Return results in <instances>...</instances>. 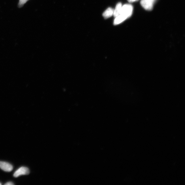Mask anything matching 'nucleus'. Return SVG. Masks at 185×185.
Wrapping results in <instances>:
<instances>
[{
	"label": "nucleus",
	"mask_w": 185,
	"mask_h": 185,
	"mask_svg": "<svg viewBox=\"0 0 185 185\" xmlns=\"http://www.w3.org/2000/svg\"><path fill=\"white\" fill-rule=\"evenodd\" d=\"M133 11V6L130 4H126L122 6L121 13L119 16L116 17L114 21V25H119L129 18L132 15Z\"/></svg>",
	"instance_id": "1"
},
{
	"label": "nucleus",
	"mask_w": 185,
	"mask_h": 185,
	"mask_svg": "<svg viewBox=\"0 0 185 185\" xmlns=\"http://www.w3.org/2000/svg\"><path fill=\"white\" fill-rule=\"evenodd\" d=\"M30 173L29 169L28 168L22 167L17 170L14 174V177H18L21 175H27Z\"/></svg>",
	"instance_id": "2"
},
{
	"label": "nucleus",
	"mask_w": 185,
	"mask_h": 185,
	"mask_svg": "<svg viewBox=\"0 0 185 185\" xmlns=\"http://www.w3.org/2000/svg\"><path fill=\"white\" fill-rule=\"evenodd\" d=\"M154 2L152 0H141V4L145 9L150 10L153 7Z\"/></svg>",
	"instance_id": "3"
},
{
	"label": "nucleus",
	"mask_w": 185,
	"mask_h": 185,
	"mask_svg": "<svg viewBox=\"0 0 185 185\" xmlns=\"http://www.w3.org/2000/svg\"><path fill=\"white\" fill-rule=\"evenodd\" d=\"M13 166L10 163L0 161V168L6 172H10L13 169Z\"/></svg>",
	"instance_id": "4"
},
{
	"label": "nucleus",
	"mask_w": 185,
	"mask_h": 185,
	"mask_svg": "<svg viewBox=\"0 0 185 185\" xmlns=\"http://www.w3.org/2000/svg\"><path fill=\"white\" fill-rule=\"evenodd\" d=\"M122 6V4L121 3H119L117 4L115 9L114 10L113 15L115 18L119 16L121 13Z\"/></svg>",
	"instance_id": "5"
},
{
	"label": "nucleus",
	"mask_w": 185,
	"mask_h": 185,
	"mask_svg": "<svg viewBox=\"0 0 185 185\" xmlns=\"http://www.w3.org/2000/svg\"><path fill=\"white\" fill-rule=\"evenodd\" d=\"M114 9L111 8H109L103 14V16L105 18H108L113 15Z\"/></svg>",
	"instance_id": "6"
},
{
	"label": "nucleus",
	"mask_w": 185,
	"mask_h": 185,
	"mask_svg": "<svg viewBox=\"0 0 185 185\" xmlns=\"http://www.w3.org/2000/svg\"><path fill=\"white\" fill-rule=\"evenodd\" d=\"M29 0H19V7H22Z\"/></svg>",
	"instance_id": "7"
},
{
	"label": "nucleus",
	"mask_w": 185,
	"mask_h": 185,
	"mask_svg": "<svg viewBox=\"0 0 185 185\" xmlns=\"http://www.w3.org/2000/svg\"><path fill=\"white\" fill-rule=\"evenodd\" d=\"M5 185H14V184L13 183L11 182H9L7 183H6V184H5Z\"/></svg>",
	"instance_id": "8"
},
{
	"label": "nucleus",
	"mask_w": 185,
	"mask_h": 185,
	"mask_svg": "<svg viewBox=\"0 0 185 185\" xmlns=\"http://www.w3.org/2000/svg\"><path fill=\"white\" fill-rule=\"evenodd\" d=\"M128 1L130 3H133V2L138 1V0H128Z\"/></svg>",
	"instance_id": "9"
},
{
	"label": "nucleus",
	"mask_w": 185,
	"mask_h": 185,
	"mask_svg": "<svg viewBox=\"0 0 185 185\" xmlns=\"http://www.w3.org/2000/svg\"><path fill=\"white\" fill-rule=\"evenodd\" d=\"M152 1H153L154 2H155V1L156 0H152Z\"/></svg>",
	"instance_id": "10"
},
{
	"label": "nucleus",
	"mask_w": 185,
	"mask_h": 185,
	"mask_svg": "<svg viewBox=\"0 0 185 185\" xmlns=\"http://www.w3.org/2000/svg\"><path fill=\"white\" fill-rule=\"evenodd\" d=\"M1 183H0V185H1Z\"/></svg>",
	"instance_id": "11"
}]
</instances>
